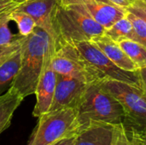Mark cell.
I'll return each mask as SVG.
<instances>
[{"label": "cell", "mask_w": 146, "mask_h": 145, "mask_svg": "<svg viewBox=\"0 0 146 145\" xmlns=\"http://www.w3.org/2000/svg\"><path fill=\"white\" fill-rule=\"evenodd\" d=\"M51 40L47 32L38 27H36L30 35L21 37V68L12 86L24 98L35 93L45 54Z\"/></svg>", "instance_id": "cell-1"}, {"label": "cell", "mask_w": 146, "mask_h": 145, "mask_svg": "<svg viewBox=\"0 0 146 145\" xmlns=\"http://www.w3.org/2000/svg\"><path fill=\"white\" fill-rule=\"evenodd\" d=\"M76 110L80 132L92 123L116 125L125 122L122 106L98 81L87 85Z\"/></svg>", "instance_id": "cell-2"}, {"label": "cell", "mask_w": 146, "mask_h": 145, "mask_svg": "<svg viewBox=\"0 0 146 145\" xmlns=\"http://www.w3.org/2000/svg\"><path fill=\"white\" fill-rule=\"evenodd\" d=\"M54 25L56 32V42L58 40L68 43L91 41L104 34L106 31L79 5L68 7L58 5Z\"/></svg>", "instance_id": "cell-3"}, {"label": "cell", "mask_w": 146, "mask_h": 145, "mask_svg": "<svg viewBox=\"0 0 146 145\" xmlns=\"http://www.w3.org/2000/svg\"><path fill=\"white\" fill-rule=\"evenodd\" d=\"M80 123L76 109L49 111L38 121L27 145H55L62 139L78 135Z\"/></svg>", "instance_id": "cell-4"}, {"label": "cell", "mask_w": 146, "mask_h": 145, "mask_svg": "<svg viewBox=\"0 0 146 145\" xmlns=\"http://www.w3.org/2000/svg\"><path fill=\"white\" fill-rule=\"evenodd\" d=\"M98 82L121 103L125 122L139 132H146V88L142 83L133 84L113 79Z\"/></svg>", "instance_id": "cell-5"}, {"label": "cell", "mask_w": 146, "mask_h": 145, "mask_svg": "<svg viewBox=\"0 0 146 145\" xmlns=\"http://www.w3.org/2000/svg\"><path fill=\"white\" fill-rule=\"evenodd\" d=\"M77 48L93 72L97 81L113 79L133 84H141L139 70L130 72L116 66L91 41L72 43Z\"/></svg>", "instance_id": "cell-6"}, {"label": "cell", "mask_w": 146, "mask_h": 145, "mask_svg": "<svg viewBox=\"0 0 146 145\" xmlns=\"http://www.w3.org/2000/svg\"><path fill=\"white\" fill-rule=\"evenodd\" d=\"M51 62L57 74L74 78L87 84L97 81L90 66L72 43L56 41Z\"/></svg>", "instance_id": "cell-7"}, {"label": "cell", "mask_w": 146, "mask_h": 145, "mask_svg": "<svg viewBox=\"0 0 146 145\" xmlns=\"http://www.w3.org/2000/svg\"><path fill=\"white\" fill-rule=\"evenodd\" d=\"M54 50L55 41L52 39L49 44L43 68L34 93L36 95V104L33 111L34 117L38 118L40 115L49 112L52 104L57 81V73L54 71L51 62Z\"/></svg>", "instance_id": "cell-8"}, {"label": "cell", "mask_w": 146, "mask_h": 145, "mask_svg": "<svg viewBox=\"0 0 146 145\" xmlns=\"http://www.w3.org/2000/svg\"><path fill=\"white\" fill-rule=\"evenodd\" d=\"M59 0H25L16 8L33 17L37 27L44 30L56 42V32L54 25L55 14Z\"/></svg>", "instance_id": "cell-9"}, {"label": "cell", "mask_w": 146, "mask_h": 145, "mask_svg": "<svg viewBox=\"0 0 146 145\" xmlns=\"http://www.w3.org/2000/svg\"><path fill=\"white\" fill-rule=\"evenodd\" d=\"M89 84L80 79L57 74V81L50 111L76 109Z\"/></svg>", "instance_id": "cell-10"}, {"label": "cell", "mask_w": 146, "mask_h": 145, "mask_svg": "<svg viewBox=\"0 0 146 145\" xmlns=\"http://www.w3.org/2000/svg\"><path fill=\"white\" fill-rule=\"evenodd\" d=\"M119 124L92 123L81 129L74 145H114Z\"/></svg>", "instance_id": "cell-11"}, {"label": "cell", "mask_w": 146, "mask_h": 145, "mask_svg": "<svg viewBox=\"0 0 146 145\" xmlns=\"http://www.w3.org/2000/svg\"><path fill=\"white\" fill-rule=\"evenodd\" d=\"M79 6L105 30H108L115 22L125 17L127 13V9L98 1L79 4Z\"/></svg>", "instance_id": "cell-12"}, {"label": "cell", "mask_w": 146, "mask_h": 145, "mask_svg": "<svg viewBox=\"0 0 146 145\" xmlns=\"http://www.w3.org/2000/svg\"><path fill=\"white\" fill-rule=\"evenodd\" d=\"M110 61L123 70L134 72L139 70L135 63L128 57L120 44L104 34L96 37L91 40Z\"/></svg>", "instance_id": "cell-13"}, {"label": "cell", "mask_w": 146, "mask_h": 145, "mask_svg": "<svg viewBox=\"0 0 146 145\" xmlns=\"http://www.w3.org/2000/svg\"><path fill=\"white\" fill-rule=\"evenodd\" d=\"M23 99L22 95L14 86L0 95V134L9 126L14 113Z\"/></svg>", "instance_id": "cell-14"}, {"label": "cell", "mask_w": 146, "mask_h": 145, "mask_svg": "<svg viewBox=\"0 0 146 145\" xmlns=\"http://www.w3.org/2000/svg\"><path fill=\"white\" fill-rule=\"evenodd\" d=\"M20 68L21 50L19 48L0 62V95L12 86L18 75Z\"/></svg>", "instance_id": "cell-15"}, {"label": "cell", "mask_w": 146, "mask_h": 145, "mask_svg": "<svg viewBox=\"0 0 146 145\" xmlns=\"http://www.w3.org/2000/svg\"><path fill=\"white\" fill-rule=\"evenodd\" d=\"M128 57L139 69L146 68V47L132 39H125L118 43Z\"/></svg>", "instance_id": "cell-16"}, {"label": "cell", "mask_w": 146, "mask_h": 145, "mask_svg": "<svg viewBox=\"0 0 146 145\" xmlns=\"http://www.w3.org/2000/svg\"><path fill=\"white\" fill-rule=\"evenodd\" d=\"M105 34L117 43L125 39H132L135 41L133 28L127 15L115 22L110 28L106 30Z\"/></svg>", "instance_id": "cell-17"}, {"label": "cell", "mask_w": 146, "mask_h": 145, "mask_svg": "<svg viewBox=\"0 0 146 145\" xmlns=\"http://www.w3.org/2000/svg\"><path fill=\"white\" fill-rule=\"evenodd\" d=\"M143 132H139L134 127L121 123L118 126L117 137L114 145H142Z\"/></svg>", "instance_id": "cell-18"}, {"label": "cell", "mask_w": 146, "mask_h": 145, "mask_svg": "<svg viewBox=\"0 0 146 145\" xmlns=\"http://www.w3.org/2000/svg\"><path fill=\"white\" fill-rule=\"evenodd\" d=\"M20 4L21 3L12 5L0 12V46L10 44L20 37L19 35V37L15 38L9 27V24L11 21L10 15Z\"/></svg>", "instance_id": "cell-19"}, {"label": "cell", "mask_w": 146, "mask_h": 145, "mask_svg": "<svg viewBox=\"0 0 146 145\" xmlns=\"http://www.w3.org/2000/svg\"><path fill=\"white\" fill-rule=\"evenodd\" d=\"M10 21L15 22L21 37L30 35L37 27V24L32 16L23 11L16 10V9L11 13Z\"/></svg>", "instance_id": "cell-20"}, {"label": "cell", "mask_w": 146, "mask_h": 145, "mask_svg": "<svg viewBox=\"0 0 146 145\" xmlns=\"http://www.w3.org/2000/svg\"><path fill=\"white\" fill-rule=\"evenodd\" d=\"M127 17L132 23L135 35V41L146 47V21L141 16L128 10Z\"/></svg>", "instance_id": "cell-21"}, {"label": "cell", "mask_w": 146, "mask_h": 145, "mask_svg": "<svg viewBox=\"0 0 146 145\" xmlns=\"http://www.w3.org/2000/svg\"><path fill=\"white\" fill-rule=\"evenodd\" d=\"M21 46V36L15 39L12 44L4 45V46H0V62L3 61L7 56H9L11 53H13L15 50L19 49Z\"/></svg>", "instance_id": "cell-22"}, {"label": "cell", "mask_w": 146, "mask_h": 145, "mask_svg": "<svg viewBox=\"0 0 146 145\" xmlns=\"http://www.w3.org/2000/svg\"><path fill=\"white\" fill-rule=\"evenodd\" d=\"M96 1L111 3L109 0H59V5H61L62 7H68V6H73V5L84 4L86 3L96 2Z\"/></svg>", "instance_id": "cell-23"}, {"label": "cell", "mask_w": 146, "mask_h": 145, "mask_svg": "<svg viewBox=\"0 0 146 145\" xmlns=\"http://www.w3.org/2000/svg\"><path fill=\"white\" fill-rule=\"evenodd\" d=\"M109 1L111 3L124 9H128L131 6H133L134 3V0H109Z\"/></svg>", "instance_id": "cell-24"}, {"label": "cell", "mask_w": 146, "mask_h": 145, "mask_svg": "<svg viewBox=\"0 0 146 145\" xmlns=\"http://www.w3.org/2000/svg\"><path fill=\"white\" fill-rule=\"evenodd\" d=\"M20 3H21V2L18 1V0H0V12L12 5L17 4Z\"/></svg>", "instance_id": "cell-25"}, {"label": "cell", "mask_w": 146, "mask_h": 145, "mask_svg": "<svg viewBox=\"0 0 146 145\" xmlns=\"http://www.w3.org/2000/svg\"><path fill=\"white\" fill-rule=\"evenodd\" d=\"M76 137H77V135L71 137V138L62 139L55 145H74L75 144V141H76Z\"/></svg>", "instance_id": "cell-26"}, {"label": "cell", "mask_w": 146, "mask_h": 145, "mask_svg": "<svg viewBox=\"0 0 146 145\" xmlns=\"http://www.w3.org/2000/svg\"><path fill=\"white\" fill-rule=\"evenodd\" d=\"M139 75L142 85L146 88V68L139 69Z\"/></svg>", "instance_id": "cell-27"}, {"label": "cell", "mask_w": 146, "mask_h": 145, "mask_svg": "<svg viewBox=\"0 0 146 145\" xmlns=\"http://www.w3.org/2000/svg\"><path fill=\"white\" fill-rule=\"evenodd\" d=\"M142 145H146V132H143V144Z\"/></svg>", "instance_id": "cell-28"}, {"label": "cell", "mask_w": 146, "mask_h": 145, "mask_svg": "<svg viewBox=\"0 0 146 145\" xmlns=\"http://www.w3.org/2000/svg\"><path fill=\"white\" fill-rule=\"evenodd\" d=\"M18 1H21V2H23V1H25V0H18Z\"/></svg>", "instance_id": "cell-29"}]
</instances>
